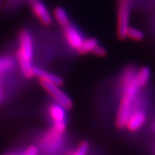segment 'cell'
I'll list each match as a JSON object with an SVG mask.
<instances>
[{"mask_svg": "<svg viewBox=\"0 0 155 155\" xmlns=\"http://www.w3.org/2000/svg\"><path fill=\"white\" fill-rule=\"evenodd\" d=\"M34 54V41L29 31L24 29L19 35V48L17 50V62L23 76L26 78L35 77L32 64Z\"/></svg>", "mask_w": 155, "mask_h": 155, "instance_id": "6da1fadb", "label": "cell"}, {"mask_svg": "<svg viewBox=\"0 0 155 155\" xmlns=\"http://www.w3.org/2000/svg\"><path fill=\"white\" fill-rule=\"evenodd\" d=\"M131 0H119L117 11V36L121 40L127 38L129 28Z\"/></svg>", "mask_w": 155, "mask_h": 155, "instance_id": "7a4b0ae2", "label": "cell"}, {"mask_svg": "<svg viewBox=\"0 0 155 155\" xmlns=\"http://www.w3.org/2000/svg\"><path fill=\"white\" fill-rule=\"evenodd\" d=\"M40 83L45 91L52 97V98L57 104L61 105L67 110L72 109L73 106L72 99L69 97L68 95L66 94L63 91H61L60 86L44 80H40Z\"/></svg>", "mask_w": 155, "mask_h": 155, "instance_id": "3957f363", "label": "cell"}, {"mask_svg": "<svg viewBox=\"0 0 155 155\" xmlns=\"http://www.w3.org/2000/svg\"><path fill=\"white\" fill-rule=\"evenodd\" d=\"M134 99L122 95L120 100V104L118 107V111L116 118V126L119 129L125 128L127 119L132 113L133 103Z\"/></svg>", "mask_w": 155, "mask_h": 155, "instance_id": "277c9868", "label": "cell"}, {"mask_svg": "<svg viewBox=\"0 0 155 155\" xmlns=\"http://www.w3.org/2000/svg\"><path fill=\"white\" fill-rule=\"evenodd\" d=\"M35 16L45 26H48L53 22L52 16L41 0H28Z\"/></svg>", "mask_w": 155, "mask_h": 155, "instance_id": "5b68a950", "label": "cell"}, {"mask_svg": "<svg viewBox=\"0 0 155 155\" xmlns=\"http://www.w3.org/2000/svg\"><path fill=\"white\" fill-rule=\"evenodd\" d=\"M63 140V134L56 133L53 129H50L42 139V146L47 152L53 153L61 147Z\"/></svg>", "mask_w": 155, "mask_h": 155, "instance_id": "8992f818", "label": "cell"}, {"mask_svg": "<svg viewBox=\"0 0 155 155\" xmlns=\"http://www.w3.org/2000/svg\"><path fill=\"white\" fill-rule=\"evenodd\" d=\"M64 36L68 45L72 49L77 50L83 42L84 37L80 31L71 23L64 28Z\"/></svg>", "mask_w": 155, "mask_h": 155, "instance_id": "52a82bcc", "label": "cell"}, {"mask_svg": "<svg viewBox=\"0 0 155 155\" xmlns=\"http://www.w3.org/2000/svg\"><path fill=\"white\" fill-rule=\"evenodd\" d=\"M147 115L143 110H134L127 119L125 128L129 132H135L144 125Z\"/></svg>", "mask_w": 155, "mask_h": 155, "instance_id": "ba28073f", "label": "cell"}, {"mask_svg": "<svg viewBox=\"0 0 155 155\" xmlns=\"http://www.w3.org/2000/svg\"><path fill=\"white\" fill-rule=\"evenodd\" d=\"M66 110L63 107L57 104L56 103L50 104L48 108V115L53 124H62L67 123Z\"/></svg>", "mask_w": 155, "mask_h": 155, "instance_id": "9c48e42d", "label": "cell"}, {"mask_svg": "<svg viewBox=\"0 0 155 155\" xmlns=\"http://www.w3.org/2000/svg\"><path fill=\"white\" fill-rule=\"evenodd\" d=\"M34 74H35V77L38 78L39 80L48 81V82H50V83L54 84L58 86H61L63 84V79L61 77H59L58 75L54 74L52 72H47L43 69H41V68H38V67H35Z\"/></svg>", "mask_w": 155, "mask_h": 155, "instance_id": "30bf717a", "label": "cell"}, {"mask_svg": "<svg viewBox=\"0 0 155 155\" xmlns=\"http://www.w3.org/2000/svg\"><path fill=\"white\" fill-rule=\"evenodd\" d=\"M150 77H151V71L149 67H142L138 71H136L134 76V81L138 85L139 88L141 89L145 87L149 82Z\"/></svg>", "mask_w": 155, "mask_h": 155, "instance_id": "8fae6325", "label": "cell"}, {"mask_svg": "<svg viewBox=\"0 0 155 155\" xmlns=\"http://www.w3.org/2000/svg\"><path fill=\"white\" fill-rule=\"evenodd\" d=\"M98 41L96 38L91 37V38L84 39L83 42L79 46L77 51L79 54H87L89 53H92V51L98 46Z\"/></svg>", "mask_w": 155, "mask_h": 155, "instance_id": "7c38bea8", "label": "cell"}, {"mask_svg": "<svg viewBox=\"0 0 155 155\" xmlns=\"http://www.w3.org/2000/svg\"><path fill=\"white\" fill-rule=\"evenodd\" d=\"M15 67V61L11 56L0 57V77L9 73Z\"/></svg>", "mask_w": 155, "mask_h": 155, "instance_id": "4fadbf2b", "label": "cell"}, {"mask_svg": "<svg viewBox=\"0 0 155 155\" xmlns=\"http://www.w3.org/2000/svg\"><path fill=\"white\" fill-rule=\"evenodd\" d=\"M54 17L55 18L56 22H58L61 27L65 28L70 24V19L67 15V11L63 8L58 7L54 11Z\"/></svg>", "mask_w": 155, "mask_h": 155, "instance_id": "5bb4252c", "label": "cell"}, {"mask_svg": "<svg viewBox=\"0 0 155 155\" xmlns=\"http://www.w3.org/2000/svg\"><path fill=\"white\" fill-rule=\"evenodd\" d=\"M127 37L132 39L134 41H142L144 39V34L141 30H140L138 28L129 27L127 29Z\"/></svg>", "mask_w": 155, "mask_h": 155, "instance_id": "9a60e30c", "label": "cell"}, {"mask_svg": "<svg viewBox=\"0 0 155 155\" xmlns=\"http://www.w3.org/2000/svg\"><path fill=\"white\" fill-rule=\"evenodd\" d=\"M89 149H90V143L87 140L81 141L74 152H72L70 155H87Z\"/></svg>", "mask_w": 155, "mask_h": 155, "instance_id": "2e32d148", "label": "cell"}, {"mask_svg": "<svg viewBox=\"0 0 155 155\" xmlns=\"http://www.w3.org/2000/svg\"><path fill=\"white\" fill-rule=\"evenodd\" d=\"M21 155H39L38 147L36 146H29Z\"/></svg>", "mask_w": 155, "mask_h": 155, "instance_id": "e0dca14e", "label": "cell"}, {"mask_svg": "<svg viewBox=\"0 0 155 155\" xmlns=\"http://www.w3.org/2000/svg\"><path fill=\"white\" fill-rule=\"evenodd\" d=\"M92 54H93L94 55L97 56V57H104V56L107 55V51H106V49L104 47L98 45V46L92 51Z\"/></svg>", "mask_w": 155, "mask_h": 155, "instance_id": "ac0fdd59", "label": "cell"}, {"mask_svg": "<svg viewBox=\"0 0 155 155\" xmlns=\"http://www.w3.org/2000/svg\"><path fill=\"white\" fill-rule=\"evenodd\" d=\"M5 155H21V153H7Z\"/></svg>", "mask_w": 155, "mask_h": 155, "instance_id": "d6986e66", "label": "cell"}, {"mask_svg": "<svg viewBox=\"0 0 155 155\" xmlns=\"http://www.w3.org/2000/svg\"><path fill=\"white\" fill-rule=\"evenodd\" d=\"M1 97H2V96H1V91H0V101H1Z\"/></svg>", "mask_w": 155, "mask_h": 155, "instance_id": "ffe728a7", "label": "cell"}, {"mask_svg": "<svg viewBox=\"0 0 155 155\" xmlns=\"http://www.w3.org/2000/svg\"><path fill=\"white\" fill-rule=\"evenodd\" d=\"M154 129H155V124H154Z\"/></svg>", "mask_w": 155, "mask_h": 155, "instance_id": "44dd1931", "label": "cell"}]
</instances>
